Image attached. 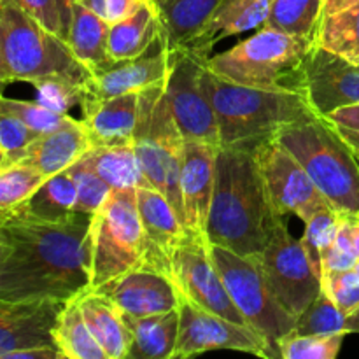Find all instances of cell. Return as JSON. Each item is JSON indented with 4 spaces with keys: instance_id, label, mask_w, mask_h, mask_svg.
Returning <instances> with one entry per match:
<instances>
[{
    "instance_id": "obj_30",
    "label": "cell",
    "mask_w": 359,
    "mask_h": 359,
    "mask_svg": "<svg viewBox=\"0 0 359 359\" xmlns=\"http://www.w3.org/2000/svg\"><path fill=\"white\" fill-rule=\"evenodd\" d=\"M325 20V0H272L270 14L263 27L318 44Z\"/></svg>"
},
{
    "instance_id": "obj_47",
    "label": "cell",
    "mask_w": 359,
    "mask_h": 359,
    "mask_svg": "<svg viewBox=\"0 0 359 359\" xmlns=\"http://www.w3.org/2000/svg\"><path fill=\"white\" fill-rule=\"evenodd\" d=\"M0 359H65L58 349L51 347H34V349L14 351V353L6 354Z\"/></svg>"
},
{
    "instance_id": "obj_34",
    "label": "cell",
    "mask_w": 359,
    "mask_h": 359,
    "mask_svg": "<svg viewBox=\"0 0 359 359\" xmlns=\"http://www.w3.org/2000/svg\"><path fill=\"white\" fill-rule=\"evenodd\" d=\"M46 181L48 177L30 163H0V217L27 203Z\"/></svg>"
},
{
    "instance_id": "obj_12",
    "label": "cell",
    "mask_w": 359,
    "mask_h": 359,
    "mask_svg": "<svg viewBox=\"0 0 359 359\" xmlns=\"http://www.w3.org/2000/svg\"><path fill=\"white\" fill-rule=\"evenodd\" d=\"M209 245L210 242L205 235L189 230L168 258L167 276L181 297L228 321L248 325L212 263Z\"/></svg>"
},
{
    "instance_id": "obj_48",
    "label": "cell",
    "mask_w": 359,
    "mask_h": 359,
    "mask_svg": "<svg viewBox=\"0 0 359 359\" xmlns=\"http://www.w3.org/2000/svg\"><path fill=\"white\" fill-rule=\"evenodd\" d=\"M344 224H346L351 244H353L354 252H356L359 259V210H356V212H346V221H344Z\"/></svg>"
},
{
    "instance_id": "obj_40",
    "label": "cell",
    "mask_w": 359,
    "mask_h": 359,
    "mask_svg": "<svg viewBox=\"0 0 359 359\" xmlns=\"http://www.w3.org/2000/svg\"><path fill=\"white\" fill-rule=\"evenodd\" d=\"M37 91L35 100L60 114H69L70 109L81 105L86 86L65 79H39L30 83Z\"/></svg>"
},
{
    "instance_id": "obj_41",
    "label": "cell",
    "mask_w": 359,
    "mask_h": 359,
    "mask_svg": "<svg viewBox=\"0 0 359 359\" xmlns=\"http://www.w3.org/2000/svg\"><path fill=\"white\" fill-rule=\"evenodd\" d=\"M323 293L347 316L359 312V277L354 270L325 272L321 276Z\"/></svg>"
},
{
    "instance_id": "obj_22",
    "label": "cell",
    "mask_w": 359,
    "mask_h": 359,
    "mask_svg": "<svg viewBox=\"0 0 359 359\" xmlns=\"http://www.w3.org/2000/svg\"><path fill=\"white\" fill-rule=\"evenodd\" d=\"M90 149L91 142L86 128L81 119L70 116L65 125L60 126L55 132L41 135L7 161H23V163L34 165L49 179L60 172L69 170ZM7 161H0V163H7Z\"/></svg>"
},
{
    "instance_id": "obj_31",
    "label": "cell",
    "mask_w": 359,
    "mask_h": 359,
    "mask_svg": "<svg viewBox=\"0 0 359 359\" xmlns=\"http://www.w3.org/2000/svg\"><path fill=\"white\" fill-rule=\"evenodd\" d=\"M76 181L69 168L49 177L27 203L18 207L13 212L27 214L42 221H63L76 212Z\"/></svg>"
},
{
    "instance_id": "obj_37",
    "label": "cell",
    "mask_w": 359,
    "mask_h": 359,
    "mask_svg": "<svg viewBox=\"0 0 359 359\" xmlns=\"http://www.w3.org/2000/svg\"><path fill=\"white\" fill-rule=\"evenodd\" d=\"M346 335H298L291 332L277 344L283 359H335Z\"/></svg>"
},
{
    "instance_id": "obj_7",
    "label": "cell",
    "mask_w": 359,
    "mask_h": 359,
    "mask_svg": "<svg viewBox=\"0 0 359 359\" xmlns=\"http://www.w3.org/2000/svg\"><path fill=\"white\" fill-rule=\"evenodd\" d=\"M91 286L149 265V244L137 207V188L112 189L91 216Z\"/></svg>"
},
{
    "instance_id": "obj_50",
    "label": "cell",
    "mask_w": 359,
    "mask_h": 359,
    "mask_svg": "<svg viewBox=\"0 0 359 359\" xmlns=\"http://www.w3.org/2000/svg\"><path fill=\"white\" fill-rule=\"evenodd\" d=\"M60 6H62L63 18H65L67 27L70 28V20H72V4L77 2V0H58Z\"/></svg>"
},
{
    "instance_id": "obj_2",
    "label": "cell",
    "mask_w": 359,
    "mask_h": 359,
    "mask_svg": "<svg viewBox=\"0 0 359 359\" xmlns=\"http://www.w3.org/2000/svg\"><path fill=\"white\" fill-rule=\"evenodd\" d=\"M280 217L273 212L255 151L219 147L207 238L255 258L265 249Z\"/></svg>"
},
{
    "instance_id": "obj_5",
    "label": "cell",
    "mask_w": 359,
    "mask_h": 359,
    "mask_svg": "<svg viewBox=\"0 0 359 359\" xmlns=\"http://www.w3.org/2000/svg\"><path fill=\"white\" fill-rule=\"evenodd\" d=\"M312 46L284 32L262 27L252 37L210 56L207 69L228 83L304 95L305 63Z\"/></svg>"
},
{
    "instance_id": "obj_24",
    "label": "cell",
    "mask_w": 359,
    "mask_h": 359,
    "mask_svg": "<svg viewBox=\"0 0 359 359\" xmlns=\"http://www.w3.org/2000/svg\"><path fill=\"white\" fill-rule=\"evenodd\" d=\"M88 328L107 354V359H126L133 333L126 314L105 294L86 290L77 297Z\"/></svg>"
},
{
    "instance_id": "obj_13",
    "label": "cell",
    "mask_w": 359,
    "mask_h": 359,
    "mask_svg": "<svg viewBox=\"0 0 359 359\" xmlns=\"http://www.w3.org/2000/svg\"><path fill=\"white\" fill-rule=\"evenodd\" d=\"M259 174L270 205L279 217L290 214L307 223L316 212L333 207L316 186L304 165L279 142L272 139L255 149Z\"/></svg>"
},
{
    "instance_id": "obj_25",
    "label": "cell",
    "mask_w": 359,
    "mask_h": 359,
    "mask_svg": "<svg viewBox=\"0 0 359 359\" xmlns=\"http://www.w3.org/2000/svg\"><path fill=\"white\" fill-rule=\"evenodd\" d=\"M163 25L154 0L144 4L135 14L109 30V56L112 60H130L147 55L154 44L161 42Z\"/></svg>"
},
{
    "instance_id": "obj_17",
    "label": "cell",
    "mask_w": 359,
    "mask_h": 359,
    "mask_svg": "<svg viewBox=\"0 0 359 359\" xmlns=\"http://www.w3.org/2000/svg\"><path fill=\"white\" fill-rule=\"evenodd\" d=\"M95 291L111 298L126 316L147 318L179 309V291L170 277L151 265L139 266Z\"/></svg>"
},
{
    "instance_id": "obj_49",
    "label": "cell",
    "mask_w": 359,
    "mask_h": 359,
    "mask_svg": "<svg viewBox=\"0 0 359 359\" xmlns=\"http://www.w3.org/2000/svg\"><path fill=\"white\" fill-rule=\"evenodd\" d=\"M356 4H359V0H325L326 16L340 13V11L344 9H349V7L356 6Z\"/></svg>"
},
{
    "instance_id": "obj_16",
    "label": "cell",
    "mask_w": 359,
    "mask_h": 359,
    "mask_svg": "<svg viewBox=\"0 0 359 359\" xmlns=\"http://www.w3.org/2000/svg\"><path fill=\"white\" fill-rule=\"evenodd\" d=\"M65 302L60 298L0 300V358L34 347L58 349L53 333Z\"/></svg>"
},
{
    "instance_id": "obj_9",
    "label": "cell",
    "mask_w": 359,
    "mask_h": 359,
    "mask_svg": "<svg viewBox=\"0 0 359 359\" xmlns=\"http://www.w3.org/2000/svg\"><path fill=\"white\" fill-rule=\"evenodd\" d=\"M209 251L231 300L248 325L266 337L277 351L279 340L293 332L297 319L280 307L258 262L217 244H210Z\"/></svg>"
},
{
    "instance_id": "obj_20",
    "label": "cell",
    "mask_w": 359,
    "mask_h": 359,
    "mask_svg": "<svg viewBox=\"0 0 359 359\" xmlns=\"http://www.w3.org/2000/svg\"><path fill=\"white\" fill-rule=\"evenodd\" d=\"M170 70V51L163 44L153 55L139 58L112 60L109 65L95 70L84 93L95 98H111L118 95L144 91L167 79Z\"/></svg>"
},
{
    "instance_id": "obj_18",
    "label": "cell",
    "mask_w": 359,
    "mask_h": 359,
    "mask_svg": "<svg viewBox=\"0 0 359 359\" xmlns=\"http://www.w3.org/2000/svg\"><path fill=\"white\" fill-rule=\"evenodd\" d=\"M219 146L203 140H186L181 167V196L186 228L205 235L210 202L216 186V165Z\"/></svg>"
},
{
    "instance_id": "obj_33",
    "label": "cell",
    "mask_w": 359,
    "mask_h": 359,
    "mask_svg": "<svg viewBox=\"0 0 359 359\" xmlns=\"http://www.w3.org/2000/svg\"><path fill=\"white\" fill-rule=\"evenodd\" d=\"M293 333L298 335H347L359 333V312L347 316L326 297L319 293L311 307L297 319Z\"/></svg>"
},
{
    "instance_id": "obj_15",
    "label": "cell",
    "mask_w": 359,
    "mask_h": 359,
    "mask_svg": "<svg viewBox=\"0 0 359 359\" xmlns=\"http://www.w3.org/2000/svg\"><path fill=\"white\" fill-rule=\"evenodd\" d=\"M304 95L319 118L359 104V65L314 44L305 63Z\"/></svg>"
},
{
    "instance_id": "obj_19",
    "label": "cell",
    "mask_w": 359,
    "mask_h": 359,
    "mask_svg": "<svg viewBox=\"0 0 359 359\" xmlns=\"http://www.w3.org/2000/svg\"><path fill=\"white\" fill-rule=\"evenodd\" d=\"M81 123L86 128L91 147L133 144L140 111V91L111 98H95L84 93L81 100Z\"/></svg>"
},
{
    "instance_id": "obj_4",
    "label": "cell",
    "mask_w": 359,
    "mask_h": 359,
    "mask_svg": "<svg viewBox=\"0 0 359 359\" xmlns=\"http://www.w3.org/2000/svg\"><path fill=\"white\" fill-rule=\"evenodd\" d=\"M65 79L86 86L91 70L65 39L42 27L14 0H0V81Z\"/></svg>"
},
{
    "instance_id": "obj_14",
    "label": "cell",
    "mask_w": 359,
    "mask_h": 359,
    "mask_svg": "<svg viewBox=\"0 0 359 359\" xmlns=\"http://www.w3.org/2000/svg\"><path fill=\"white\" fill-rule=\"evenodd\" d=\"M179 326L177 347L174 358L186 359L209 351H238L259 358H279L266 337L248 325L228 321L214 312L205 311L188 298L179 294Z\"/></svg>"
},
{
    "instance_id": "obj_3",
    "label": "cell",
    "mask_w": 359,
    "mask_h": 359,
    "mask_svg": "<svg viewBox=\"0 0 359 359\" xmlns=\"http://www.w3.org/2000/svg\"><path fill=\"white\" fill-rule=\"evenodd\" d=\"M209 93L219 128V147L255 151L286 126L319 118L304 95L228 83L210 70Z\"/></svg>"
},
{
    "instance_id": "obj_29",
    "label": "cell",
    "mask_w": 359,
    "mask_h": 359,
    "mask_svg": "<svg viewBox=\"0 0 359 359\" xmlns=\"http://www.w3.org/2000/svg\"><path fill=\"white\" fill-rule=\"evenodd\" d=\"M112 189L153 188L137 158L133 144L95 146L83 156Z\"/></svg>"
},
{
    "instance_id": "obj_6",
    "label": "cell",
    "mask_w": 359,
    "mask_h": 359,
    "mask_svg": "<svg viewBox=\"0 0 359 359\" xmlns=\"http://www.w3.org/2000/svg\"><path fill=\"white\" fill-rule=\"evenodd\" d=\"M342 212L359 210V161L326 119L294 123L276 137Z\"/></svg>"
},
{
    "instance_id": "obj_32",
    "label": "cell",
    "mask_w": 359,
    "mask_h": 359,
    "mask_svg": "<svg viewBox=\"0 0 359 359\" xmlns=\"http://www.w3.org/2000/svg\"><path fill=\"white\" fill-rule=\"evenodd\" d=\"M77 297L70 298L63 305L53 333L56 347L65 359H107V354L84 321Z\"/></svg>"
},
{
    "instance_id": "obj_1",
    "label": "cell",
    "mask_w": 359,
    "mask_h": 359,
    "mask_svg": "<svg viewBox=\"0 0 359 359\" xmlns=\"http://www.w3.org/2000/svg\"><path fill=\"white\" fill-rule=\"evenodd\" d=\"M91 214L42 221L0 217V300H70L91 286Z\"/></svg>"
},
{
    "instance_id": "obj_42",
    "label": "cell",
    "mask_w": 359,
    "mask_h": 359,
    "mask_svg": "<svg viewBox=\"0 0 359 359\" xmlns=\"http://www.w3.org/2000/svg\"><path fill=\"white\" fill-rule=\"evenodd\" d=\"M41 133L9 112H0V161H7L37 140Z\"/></svg>"
},
{
    "instance_id": "obj_23",
    "label": "cell",
    "mask_w": 359,
    "mask_h": 359,
    "mask_svg": "<svg viewBox=\"0 0 359 359\" xmlns=\"http://www.w3.org/2000/svg\"><path fill=\"white\" fill-rule=\"evenodd\" d=\"M270 7L272 0H224L205 27L196 32L186 46L195 49L198 55L210 58L214 46L223 39L262 28L269 18Z\"/></svg>"
},
{
    "instance_id": "obj_8",
    "label": "cell",
    "mask_w": 359,
    "mask_h": 359,
    "mask_svg": "<svg viewBox=\"0 0 359 359\" xmlns=\"http://www.w3.org/2000/svg\"><path fill=\"white\" fill-rule=\"evenodd\" d=\"M186 139L172 114L167 95V79L140 91V111L133 147L151 186L168 196L184 223L182 207L181 167Z\"/></svg>"
},
{
    "instance_id": "obj_11",
    "label": "cell",
    "mask_w": 359,
    "mask_h": 359,
    "mask_svg": "<svg viewBox=\"0 0 359 359\" xmlns=\"http://www.w3.org/2000/svg\"><path fill=\"white\" fill-rule=\"evenodd\" d=\"M207 60L188 46L172 49L167 95L172 114L186 140H203L219 146V128L209 93Z\"/></svg>"
},
{
    "instance_id": "obj_43",
    "label": "cell",
    "mask_w": 359,
    "mask_h": 359,
    "mask_svg": "<svg viewBox=\"0 0 359 359\" xmlns=\"http://www.w3.org/2000/svg\"><path fill=\"white\" fill-rule=\"evenodd\" d=\"M25 13L30 14L35 21L48 28L49 32L56 34L58 37H69V27L63 18L62 6L58 0H14Z\"/></svg>"
},
{
    "instance_id": "obj_38",
    "label": "cell",
    "mask_w": 359,
    "mask_h": 359,
    "mask_svg": "<svg viewBox=\"0 0 359 359\" xmlns=\"http://www.w3.org/2000/svg\"><path fill=\"white\" fill-rule=\"evenodd\" d=\"M70 172H72L77 189L76 212H84L93 216L104 205L107 196L111 195L112 188L90 165L84 163L83 158L70 167Z\"/></svg>"
},
{
    "instance_id": "obj_10",
    "label": "cell",
    "mask_w": 359,
    "mask_h": 359,
    "mask_svg": "<svg viewBox=\"0 0 359 359\" xmlns=\"http://www.w3.org/2000/svg\"><path fill=\"white\" fill-rule=\"evenodd\" d=\"M266 284L280 307L300 318L323 291L321 277L312 266L300 238L290 233L286 217H280L265 249L255 256Z\"/></svg>"
},
{
    "instance_id": "obj_51",
    "label": "cell",
    "mask_w": 359,
    "mask_h": 359,
    "mask_svg": "<svg viewBox=\"0 0 359 359\" xmlns=\"http://www.w3.org/2000/svg\"><path fill=\"white\" fill-rule=\"evenodd\" d=\"M354 272H356V276L359 277V259H358V263H356V265H354Z\"/></svg>"
},
{
    "instance_id": "obj_44",
    "label": "cell",
    "mask_w": 359,
    "mask_h": 359,
    "mask_svg": "<svg viewBox=\"0 0 359 359\" xmlns=\"http://www.w3.org/2000/svg\"><path fill=\"white\" fill-rule=\"evenodd\" d=\"M323 119H326V123L335 130L337 135L346 142L359 161V104L337 109Z\"/></svg>"
},
{
    "instance_id": "obj_45",
    "label": "cell",
    "mask_w": 359,
    "mask_h": 359,
    "mask_svg": "<svg viewBox=\"0 0 359 359\" xmlns=\"http://www.w3.org/2000/svg\"><path fill=\"white\" fill-rule=\"evenodd\" d=\"M346 221V219H344ZM358 263V256L351 244L349 233L346 230V224L340 228L339 235L333 241V244L323 255L321 276L325 272H342V270H353Z\"/></svg>"
},
{
    "instance_id": "obj_26",
    "label": "cell",
    "mask_w": 359,
    "mask_h": 359,
    "mask_svg": "<svg viewBox=\"0 0 359 359\" xmlns=\"http://www.w3.org/2000/svg\"><path fill=\"white\" fill-rule=\"evenodd\" d=\"M154 4L163 25L161 44L172 51L188 44L224 0H154Z\"/></svg>"
},
{
    "instance_id": "obj_28",
    "label": "cell",
    "mask_w": 359,
    "mask_h": 359,
    "mask_svg": "<svg viewBox=\"0 0 359 359\" xmlns=\"http://www.w3.org/2000/svg\"><path fill=\"white\" fill-rule=\"evenodd\" d=\"M109 30L111 25L98 14L83 4H72V20L67 42L74 55L91 70V74L112 62L109 56Z\"/></svg>"
},
{
    "instance_id": "obj_46",
    "label": "cell",
    "mask_w": 359,
    "mask_h": 359,
    "mask_svg": "<svg viewBox=\"0 0 359 359\" xmlns=\"http://www.w3.org/2000/svg\"><path fill=\"white\" fill-rule=\"evenodd\" d=\"M77 2L93 11L109 25H116L135 14L149 0H77Z\"/></svg>"
},
{
    "instance_id": "obj_35",
    "label": "cell",
    "mask_w": 359,
    "mask_h": 359,
    "mask_svg": "<svg viewBox=\"0 0 359 359\" xmlns=\"http://www.w3.org/2000/svg\"><path fill=\"white\" fill-rule=\"evenodd\" d=\"M318 46L359 65V4L326 16Z\"/></svg>"
},
{
    "instance_id": "obj_27",
    "label": "cell",
    "mask_w": 359,
    "mask_h": 359,
    "mask_svg": "<svg viewBox=\"0 0 359 359\" xmlns=\"http://www.w3.org/2000/svg\"><path fill=\"white\" fill-rule=\"evenodd\" d=\"M133 333L128 359H172L179 339V309L163 314L132 318L126 316Z\"/></svg>"
},
{
    "instance_id": "obj_21",
    "label": "cell",
    "mask_w": 359,
    "mask_h": 359,
    "mask_svg": "<svg viewBox=\"0 0 359 359\" xmlns=\"http://www.w3.org/2000/svg\"><path fill=\"white\" fill-rule=\"evenodd\" d=\"M137 207L149 244V265L168 272V258L186 237L188 228L175 212L168 196L156 188H137Z\"/></svg>"
},
{
    "instance_id": "obj_39",
    "label": "cell",
    "mask_w": 359,
    "mask_h": 359,
    "mask_svg": "<svg viewBox=\"0 0 359 359\" xmlns=\"http://www.w3.org/2000/svg\"><path fill=\"white\" fill-rule=\"evenodd\" d=\"M0 112H9V114L18 116L21 121L27 123L32 130H35L41 135L55 132L60 126L65 125L67 119L70 118V114H60V112L51 111L37 100H16V98L7 97H2V100H0Z\"/></svg>"
},
{
    "instance_id": "obj_36",
    "label": "cell",
    "mask_w": 359,
    "mask_h": 359,
    "mask_svg": "<svg viewBox=\"0 0 359 359\" xmlns=\"http://www.w3.org/2000/svg\"><path fill=\"white\" fill-rule=\"evenodd\" d=\"M344 219H346V212L339 210L337 207H326V209L316 212L305 223L304 237L300 241L319 277H321L323 255L337 238L340 228L344 226Z\"/></svg>"
}]
</instances>
